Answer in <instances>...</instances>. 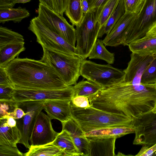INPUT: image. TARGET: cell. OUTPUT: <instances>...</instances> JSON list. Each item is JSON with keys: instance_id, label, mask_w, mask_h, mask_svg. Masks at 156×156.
<instances>
[{"instance_id": "cell-5", "label": "cell", "mask_w": 156, "mask_h": 156, "mask_svg": "<svg viewBox=\"0 0 156 156\" xmlns=\"http://www.w3.org/2000/svg\"><path fill=\"white\" fill-rule=\"evenodd\" d=\"M99 14L92 10L83 15L80 23L76 26V54L82 60L88 57L98 38L101 29L98 21Z\"/></svg>"}, {"instance_id": "cell-6", "label": "cell", "mask_w": 156, "mask_h": 156, "mask_svg": "<svg viewBox=\"0 0 156 156\" xmlns=\"http://www.w3.org/2000/svg\"><path fill=\"white\" fill-rule=\"evenodd\" d=\"M80 74L87 80L105 88L123 82L125 72L110 64H100L85 59L82 61Z\"/></svg>"}, {"instance_id": "cell-2", "label": "cell", "mask_w": 156, "mask_h": 156, "mask_svg": "<svg viewBox=\"0 0 156 156\" xmlns=\"http://www.w3.org/2000/svg\"><path fill=\"white\" fill-rule=\"evenodd\" d=\"M5 68L14 87L58 89L68 86L52 67L40 60L16 58Z\"/></svg>"}, {"instance_id": "cell-43", "label": "cell", "mask_w": 156, "mask_h": 156, "mask_svg": "<svg viewBox=\"0 0 156 156\" xmlns=\"http://www.w3.org/2000/svg\"><path fill=\"white\" fill-rule=\"evenodd\" d=\"M18 0H0V9L12 8L14 6Z\"/></svg>"}, {"instance_id": "cell-44", "label": "cell", "mask_w": 156, "mask_h": 156, "mask_svg": "<svg viewBox=\"0 0 156 156\" xmlns=\"http://www.w3.org/2000/svg\"><path fill=\"white\" fill-rule=\"evenodd\" d=\"M40 3L55 11L54 0H39Z\"/></svg>"}, {"instance_id": "cell-28", "label": "cell", "mask_w": 156, "mask_h": 156, "mask_svg": "<svg viewBox=\"0 0 156 156\" xmlns=\"http://www.w3.org/2000/svg\"><path fill=\"white\" fill-rule=\"evenodd\" d=\"M65 12L73 26L78 25L83 16L81 0H68L67 8Z\"/></svg>"}, {"instance_id": "cell-24", "label": "cell", "mask_w": 156, "mask_h": 156, "mask_svg": "<svg viewBox=\"0 0 156 156\" xmlns=\"http://www.w3.org/2000/svg\"><path fill=\"white\" fill-rule=\"evenodd\" d=\"M30 15L27 10L21 7L0 9V23H4L10 21L19 23Z\"/></svg>"}, {"instance_id": "cell-38", "label": "cell", "mask_w": 156, "mask_h": 156, "mask_svg": "<svg viewBox=\"0 0 156 156\" xmlns=\"http://www.w3.org/2000/svg\"><path fill=\"white\" fill-rule=\"evenodd\" d=\"M86 0L89 5L90 11L95 10L98 11L100 15L104 6L109 0Z\"/></svg>"}, {"instance_id": "cell-16", "label": "cell", "mask_w": 156, "mask_h": 156, "mask_svg": "<svg viewBox=\"0 0 156 156\" xmlns=\"http://www.w3.org/2000/svg\"><path fill=\"white\" fill-rule=\"evenodd\" d=\"M62 124V130L69 133L80 156H90L88 140L78 124L72 118Z\"/></svg>"}, {"instance_id": "cell-14", "label": "cell", "mask_w": 156, "mask_h": 156, "mask_svg": "<svg viewBox=\"0 0 156 156\" xmlns=\"http://www.w3.org/2000/svg\"><path fill=\"white\" fill-rule=\"evenodd\" d=\"M155 55H142L132 52L127 66L124 70L125 76L123 82L134 85L141 84L142 76Z\"/></svg>"}, {"instance_id": "cell-51", "label": "cell", "mask_w": 156, "mask_h": 156, "mask_svg": "<svg viewBox=\"0 0 156 156\" xmlns=\"http://www.w3.org/2000/svg\"><path fill=\"white\" fill-rule=\"evenodd\" d=\"M155 87H156V83H155Z\"/></svg>"}, {"instance_id": "cell-47", "label": "cell", "mask_w": 156, "mask_h": 156, "mask_svg": "<svg viewBox=\"0 0 156 156\" xmlns=\"http://www.w3.org/2000/svg\"><path fill=\"white\" fill-rule=\"evenodd\" d=\"M156 35V24L149 30L146 35L151 36Z\"/></svg>"}, {"instance_id": "cell-15", "label": "cell", "mask_w": 156, "mask_h": 156, "mask_svg": "<svg viewBox=\"0 0 156 156\" xmlns=\"http://www.w3.org/2000/svg\"><path fill=\"white\" fill-rule=\"evenodd\" d=\"M137 15L125 12L102 40L105 46L116 47L122 45L127 31Z\"/></svg>"}, {"instance_id": "cell-1", "label": "cell", "mask_w": 156, "mask_h": 156, "mask_svg": "<svg viewBox=\"0 0 156 156\" xmlns=\"http://www.w3.org/2000/svg\"><path fill=\"white\" fill-rule=\"evenodd\" d=\"M91 106L134 120L152 112L156 104L155 84L134 85L122 82L105 88L89 98Z\"/></svg>"}, {"instance_id": "cell-18", "label": "cell", "mask_w": 156, "mask_h": 156, "mask_svg": "<svg viewBox=\"0 0 156 156\" xmlns=\"http://www.w3.org/2000/svg\"><path fill=\"white\" fill-rule=\"evenodd\" d=\"M90 145V156H114L116 138L87 137Z\"/></svg>"}, {"instance_id": "cell-12", "label": "cell", "mask_w": 156, "mask_h": 156, "mask_svg": "<svg viewBox=\"0 0 156 156\" xmlns=\"http://www.w3.org/2000/svg\"><path fill=\"white\" fill-rule=\"evenodd\" d=\"M133 144L151 147L156 144V113L151 112L134 119Z\"/></svg>"}, {"instance_id": "cell-48", "label": "cell", "mask_w": 156, "mask_h": 156, "mask_svg": "<svg viewBox=\"0 0 156 156\" xmlns=\"http://www.w3.org/2000/svg\"><path fill=\"white\" fill-rule=\"evenodd\" d=\"M31 0H18L16 3H24L30 2Z\"/></svg>"}, {"instance_id": "cell-10", "label": "cell", "mask_w": 156, "mask_h": 156, "mask_svg": "<svg viewBox=\"0 0 156 156\" xmlns=\"http://www.w3.org/2000/svg\"><path fill=\"white\" fill-rule=\"evenodd\" d=\"M73 86L58 89H32L14 87L12 99L17 103L30 101L69 99L73 97Z\"/></svg>"}, {"instance_id": "cell-46", "label": "cell", "mask_w": 156, "mask_h": 156, "mask_svg": "<svg viewBox=\"0 0 156 156\" xmlns=\"http://www.w3.org/2000/svg\"><path fill=\"white\" fill-rule=\"evenodd\" d=\"M7 118V125L10 127H14L16 126V119L9 116H5Z\"/></svg>"}, {"instance_id": "cell-13", "label": "cell", "mask_w": 156, "mask_h": 156, "mask_svg": "<svg viewBox=\"0 0 156 156\" xmlns=\"http://www.w3.org/2000/svg\"><path fill=\"white\" fill-rule=\"evenodd\" d=\"M51 120L48 115L39 113L29 138L30 145H43L54 141L59 133L53 129Z\"/></svg>"}, {"instance_id": "cell-37", "label": "cell", "mask_w": 156, "mask_h": 156, "mask_svg": "<svg viewBox=\"0 0 156 156\" xmlns=\"http://www.w3.org/2000/svg\"><path fill=\"white\" fill-rule=\"evenodd\" d=\"M14 88L13 86L0 85V100L12 98V94Z\"/></svg>"}, {"instance_id": "cell-21", "label": "cell", "mask_w": 156, "mask_h": 156, "mask_svg": "<svg viewBox=\"0 0 156 156\" xmlns=\"http://www.w3.org/2000/svg\"><path fill=\"white\" fill-rule=\"evenodd\" d=\"M21 137V133L16 126L12 127L9 126L5 116L0 118V144L17 147Z\"/></svg>"}, {"instance_id": "cell-8", "label": "cell", "mask_w": 156, "mask_h": 156, "mask_svg": "<svg viewBox=\"0 0 156 156\" xmlns=\"http://www.w3.org/2000/svg\"><path fill=\"white\" fill-rule=\"evenodd\" d=\"M156 24V0H145L140 12L130 25L126 33L124 46L145 36Z\"/></svg>"}, {"instance_id": "cell-34", "label": "cell", "mask_w": 156, "mask_h": 156, "mask_svg": "<svg viewBox=\"0 0 156 156\" xmlns=\"http://www.w3.org/2000/svg\"><path fill=\"white\" fill-rule=\"evenodd\" d=\"M145 0H123L126 12L138 14Z\"/></svg>"}, {"instance_id": "cell-17", "label": "cell", "mask_w": 156, "mask_h": 156, "mask_svg": "<svg viewBox=\"0 0 156 156\" xmlns=\"http://www.w3.org/2000/svg\"><path fill=\"white\" fill-rule=\"evenodd\" d=\"M71 100L54 99L44 101V109L51 119H56L61 122L72 118L70 106Z\"/></svg>"}, {"instance_id": "cell-27", "label": "cell", "mask_w": 156, "mask_h": 156, "mask_svg": "<svg viewBox=\"0 0 156 156\" xmlns=\"http://www.w3.org/2000/svg\"><path fill=\"white\" fill-rule=\"evenodd\" d=\"M88 58L98 59L106 61L108 64L114 62V53L109 51L105 48L102 40L97 39L91 51Z\"/></svg>"}, {"instance_id": "cell-20", "label": "cell", "mask_w": 156, "mask_h": 156, "mask_svg": "<svg viewBox=\"0 0 156 156\" xmlns=\"http://www.w3.org/2000/svg\"><path fill=\"white\" fill-rule=\"evenodd\" d=\"M134 127L122 126L101 128L84 133L86 137L119 138L126 135L135 133Z\"/></svg>"}, {"instance_id": "cell-42", "label": "cell", "mask_w": 156, "mask_h": 156, "mask_svg": "<svg viewBox=\"0 0 156 156\" xmlns=\"http://www.w3.org/2000/svg\"><path fill=\"white\" fill-rule=\"evenodd\" d=\"M25 115V113L21 108L18 107L12 112L9 113L8 115L15 119L21 118Z\"/></svg>"}, {"instance_id": "cell-22", "label": "cell", "mask_w": 156, "mask_h": 156, "mask_svg": "<svg viewBox=\"0 0 156 156\" xmlns=\"http://www.w3.org/2000/svg\"><path fill=\"white\" fill-rule=\"evenodd\" d=\"M25 43L8 44L0 48V67L5 68L12 60L18 58L19 54L24 51Z\"/></svg>"}, {"instance_id": "cell-32", "label": "cell", "mask_w": 156, "mask_h": 156, "mask_svg": "<svg viewBox=\"0 0 156 156\" xmlns=\"http://www.w3.org/2000/svg\"><path fill=\"white\" fill-rule=\"evenodd\" d=\"M156 83V54L153 60L147 67L143 74L141 83L154 84Z\"/></svg>"}, {"instance_id": "cell-31", "label": "cell", "mask_w": 156, "mask_h": 156, "mask_svg": "<svg viewBox=\"0 0 156 156\" xmlns=\"http://www.w3.org/2000/svg\"><path fill=\"white\" fill-rule=\"evenodd\" d=\"M120 0H109L104 5L98 20L101 28L116 8Z\"/></svg>"}, {"instance_id": "cell-40", "label": "cell", "mask_w": 156, "mask_h": 156, "mask_svg": "<svg viewBox=\"0 0 156 156\" xmlns=\"http://www.w3.org/2000/svg\"><path fill=\"white\" fill-rule=\"evenodd\" d=\"M68 0H54L55 12L63 16L67 6Z\"/></svg>"}, {"instance_id": "cell-3", "label": "cell", "mask_w": 156, "mask_h": 156, "mask_svg": "<svg viewBox=\"0 0 156 156\" xmlns=\"http://www.w3.org/2000/svg\"><path fill=\"white\" fill-rule=\"evenodd\" d=\"M70 109L72 118L84 133L105 127L134 126V120L126 115L105 112L91 106L83 108L71 103Z\"/></svg>"}, {"instance_id": "cell-50", "label": "cell", "mask_w": 156, "mask_h": 156, "mask_svg": "<svg viewBox=\"0 0 156 156\" xmlns=\"http://www.w3.org/2000/svg\"><path fill=\"white\" fill-rule=\"evenodd\" d=\"M152 156H156V151H155L153 154Z\"/></svg>"}, {"instance_id": "cell-7", "label": "cell", "mask_w": 156, "mask_h": 156, "mask_svg": "<svg viewBox=\"0 0 156 156\" xmlns=\"http://www.w3.org/2000/svg\"><path fill=\"white\" fill-rule=\"evenodd\" d=\"M28 28L35 35L37 41L42 48L61 53L77 55L76 47L71 45L62 37L48 27L37 16L31 20Z\"/></svg>"}, {"instance_id": "cell-41", "label": "cell", "mask_w": 156, "mask_h": 156, "mask_svg": "<svg viewBox=\"0 0 156 156\" xmlns=\"http://www.w3.org/2000/svg\"><path fill=\"white\" fill-rule=\"evenodd\" d=\"M156 151V144L151 147L143 146L139 152L135 155L136 156H151Z\"/></svg>"}, {"instance_id": "cell-26", "label": "cell", "mask_w": 156, "mask_h": 156, "mask_svg": "<svg viewBox=\"0 0 156 156\" xmlns=\"http://www.w3.org/2000/svg\"><path fill=\"white\" fill-rule=\"evenodd\" d=\"M104 88L91 81L83 80L73 86V97L82 96L89 98Z\"/></svg>"}, {"instance_id": "cell-39", "label": "cell", "mask_w": 156, "mask_h": 156, "mask_svg": "<svg viewBox=\"0 0 156 156\" xmlns=\"http://www.w3.org/2000/svg\"><path fill=\"white\" fill-rule=\"evenodd\" d=\"M0 85L14 87L7 73L5 68L0 67Z\"/></svg>"}, {"instance_id": "cell-45", "label": "cell", "mask_w": 156, "mask_h": 156, "mask_svg": "<svg viewBox=\"0 0 156 156\" xmlns=\"http://www.w3.org/2000/svg\"><path fill=\"white\" fill-rule=\"evenodd\" d=\"M81 8L83 15L90 11L89 5L86 0H81Z\"/></svg>"}, {"instance_id": "cell-11", "label": "cell", "mask_w": 156, "mask_h": 156, "mask_svg": "<svg viewBox=\"0 0 156 156\" xmlns=\"http://www.w3.org/2000/svg\"><path fill=\"white\" fill-rule=\"evenodd\" d=\"M44 101H30L18 102V107L21 108L25 115L21 118L16 119V126L21 135L19 143L30 148L29 138L39 113L44 109Z\"/></svg>"}, {"instance_id": "cell-33", "label": "cell", "mask_w": 156, "mask_h": 156, "mask_svg": "<svg viewBox=\"0 0 156 156\" xmlns=\"http://www.w3.org/2000/svg\"><path fill=\"white\" fill-rule=\"evenodd\" d=\"M0 118L8 116L9 113L12 112L18 107L17 103L12 98L0 100Z\"/></svg>"}, {"instance_id": "cell-9", "label": "cell", "mask_w": 156, "mask_h": 156, "mask_svg": "<svg viewBox=\"0 0 156 156\" xmlns=\"http://www.w3.org/2000/svg\"><path fill=\"white\" fill-rule=\"evenodd\" d=\"M38 18L48 27L63 38L72 46L75 47L76 29L66 19L58 13L40 3Z\"/></svg>"}, {"instance_id": "cell-49", "label": "cell", "mask_w": 156, "mask_h": 156, "mask_svg": "<svg viewBox=\"0 0 156 156\" xmlns=\"http://www.w3.org/2000/svg\"><path fill=\"white\" fill-rule=\"evenodd\" d=\"M152 112H153L156 113V104L155 105V106L154 109H153Z\"/></svg>"}, {"instance_id": "cell-36", "label": "cell", "mask_w": 156, "mask_h": 156, "mask_svg": "<svg viewBox=\"0 0 156 156\" xmlns=\"http://www.w3.org/2000/svg\"><path fill=\"white\" fill-rule=\"evenodd\" d=\"M71 103L76 107L80 108H87L91 106L88 98L82 96L73 98Z\"/></svg>"}, {"instance_id": "cell-19", "label": "cell", "mask_w": 156, "mask_h": 156, "mask_svg": "<svg viewBox=\"0 0 156 156\" xmlns=\"http://www.w3.org/2000/svg\"><path fill=\"white\" fill-rule=\"evenodd\" d=\"M129 48L133 53L142 55L156 54V35L147 36L130 43Z\"/></svg>"}, {"instance_id": "cell-4", "label": "cell", "mask_w": 156, "mask_h": 156, "mask_svg": "<svg viewBox=\"0 0 156 156\" xmlns=\"http://www.w3.org/2000/svg\"><path fill=\"white\" fill-rule=\"evenodd\" d=\"M42 48L43 56L40 60L52 67L67 86L76 84L80 76V69L83 61L81 58Z\"/></svg>"}, {"instance_id": "cell-25", "label": "cell", "mask_w": 156, "mask_h": 156, "mask_svg": "<svg viewBox=\"0 0 156 156\" xmlns=\"http://www.w3.org/2000/svg\"><path fill=\"white\" fill-rule=\"evenodd\" d=\"M24 156H64V152L62 149L54 144L52 142L41 145H30L29 151L24 154Z\"/></svg>"}, {"instance_id": "cell-30", "label": "cell", "mask_w": 156, "mask_h": 156, "mask_svg": "<svg viewBox=\"0 0 156 156\" xmlns=\"http://www.w3.org/2000/svg\"><path fill=\"white\" fill-rule=\"evenodd\" d=\"M23 36L6 27H0V48L8 44L24 42Z\"/></svg>"}, {"instance_id": "cell-29", "label": "cell", "mask_w": 156, "mask_h": 156, "mask_svg": "<svg viewBox=\"0 0 156 156\" xmlns=\"http://www.w3.org/2000/svg\"><path fill=\"white\" fill-rule=\"evenodd\" d=\"M125 12L123 0H120L116 8L100 29L98 38L101 37L105 34H108Z\"/></svg>"}, {"instance_id": "cell-35", "label": "cell", "mask_w": 156, "mask_h": 156, "mask_svg": "<svg viewBox=\"0 0 156 156\" xmlns=\"http://www.w3.org/2000/svg\"><path fill=\"white\" fill-rule=\"evenodd\" d=\"M23 156L24 154L20 151L17 147L0 144V156Z\"/></svg>"}, {"instance_id": "cell-23", "label": "cell", "mask_w": 156, "mask_h": 156, "mask_svg": "<svg viewBox=\"0 0 156 156\" xmlns=\"http://www.w3.org/2000/svg\"><path fill=\"white\" fill-rule=\"evenodd\" d=\"M53 143L62 149L64 156H79L80 155L69 133L62 130Z\"/></svg>"}]
</instances>
